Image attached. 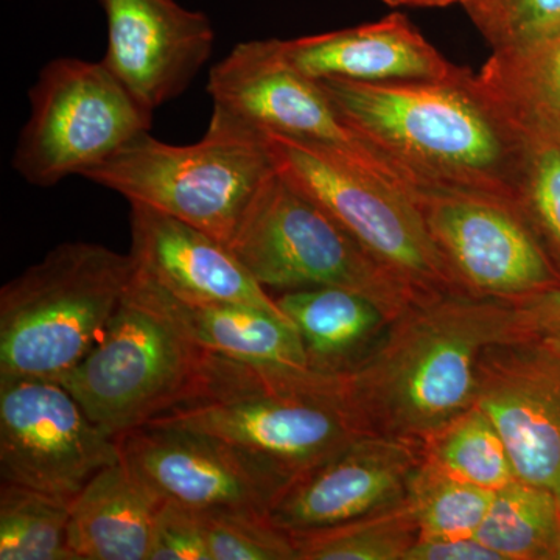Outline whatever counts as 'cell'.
I'll return each mask as SVG.
<instances>
[{"instance_id":"16","label":"cell","mask_w":560,"mask_h":560,"mask_svg":"<svg viewBox=\"0 0 560 560\" xmlns=\"http://www.w3.org/2000/svg\"><path fill=\"white\" fill-rule=\"evenodd\" d=\"M423 444L366 434L287 486L268 517L287 533L340 525L407 495Z\"/></svg>"},{"instance_id":"1","label":"cell","mask_w":560,"mask_h":560,"mask_svg":"<svg viewBox=\"0 0 560 560\" xmlns=\"http://www.w3.org/2000/svg\"><path fill=\"white\" fill-rule=\"evenodd\" d=\"M517 337L514 302L420 294L350 370L334 374L338 394L364 433L423 444L474 405L485 349Z\"/></svg>"},{"instance_id":"12","label":"cell","mask_w":560,"mask_h":560,"mask_svg":"<svg viewBox=\"0 0 560 560\" xmlns=\"http://www.w3.org/2000/svg\"><path fill=\"white\" fill-rule=\"evenodd\" d=\"M121 458L75 397L50 378L0 377V477L72 501Z\"/></svg>"},{"instance_id":"15","label":"cell","mask_w":560,"mask_h":560,"mask_svg":"<svg viewBox=\"0 0 560 560\" xmlns=\"http://www.w3.org/2000/svg\"><path fill=\"white\" fill-rule=\"evenodd\" d=\"M108 22L103 65L154 113L179 97L209 60L215 40L202 11L176 0H98Z\"/></svg>"},{"instance_id":"28","label":"cell","mask_w":560,"mask_h":560,"mask_svg":"<svg viewBox=\"0 0 560 560\" xmlns=\"http://www.w3.org/2000/svg\"><path fill=\"white\" fill-rule=\"evenodd\" d=\"M511 119L522 138L518 206L560 270V132Z\"/></svg>"},{"instance_id":"5","label":"cell","mask_w":560,"mask_h":560,"mask_svg":"<svg viewBox=\"0 0 560 560\" xmlns=\"http://www.w3.org/2000/svg\"><path fill=\"white\" fill-rule=\"evenodd\" d=\"M275 171L264 135L212 113L198 142L172 145L143 132L81 178L230 245L250 201Z\"/></svg>"},{"instance_id":"10","label":"cell","mask_w":560,"mask_h":560,"mask_svg":"<svg viewBox=\"0 0 560 560\" xmlns=\"http://www.w3.org/2000/svg\"><path fill=\"white\" fill-rule=\"evenodd\" d=\"M410 195L464 293L515 302L559 285L558 265L517 202L429 183Z\"/></svg>"},{"instance_id":"8","label":"cell","mask_w":560,"mask_h":560,"mask_svg":"<svg viewBox=\"0 0 560 560\" xmlns=\"http://www.w3.org/2000/svg\"><path fill=\"white\" fill-rule=\"evenodd\" d=\"M264 136L276 171L326 209L412 291H460L410 191L316 143L282 135Z\"/></svg>"},{"instance_id":"7","label":"cell","mask_w":560,"mask_h":560,"mask_svg":"<svg viewBox=\"0 0 560 560\" xmlns=\"http://www.w3.org/2000/svg\"><path fill=\"white\" fill-rule=\"evenodd\" d=\"M212 361L213 353L125 294L101 341L58 382L98 429L119 440L195 399Z\"/></svg>"},{"instance_id":"9","label":"cell","mask_w":560,"mask_h":560,"mask_svg":"<svg viewBox=\"0 0 560 560\" xmlns=\"http://www.w3.org/2000/svg\"><path fill=\"white\" fill-rule=\"evenodd\" d=\"M31 114L14 149L13 171L32 186L83 176L149 132L153 114L102 61L55 58L28 91Z\"/></svg>"},{"instance_id":"6","label":"cell","mask_w":560,"mask_h":560,"mask_svg":"<svg viewBox=\"0 0 560 560\" xmlns=\"http://www.w3.org/2000/svg\"><path fill=\"white\" fill-rule=\"evenodd\" d=\"M228 246L267 290L338 287L371 298L390 318L420 296L278 171L261 184Z\"/></svg>"},{"instance_id":"25","label":"cell","mask_w":560,"mask_h":560,"mask_svg":"<svg viewBox=\"0 0 560 560\" xmlns=\"http://www.w3.org/2000/svg\"><path fill=\"white\" fill-rule=\"evenodd\" d=\"M423 453L453 477L492 492L517 480L499 429L477 405L423 442Z\"/></svg>"},{"instance_id":"24","label":"cell","mask_w":560,"mask_h":560,"mask_svg":"<svg viewBox=\"0 0 560 560\" xmlns=\"http://www.w3.org/2000/svg\"><path fill=\"white\" fill-rule=\"evenodd\" d=\"M298 560H405L420 529L407 495L329 528L290 533Z\"/></svg>"},{"instance_id":"3","label":"cell","mask_w":560,"mask_h":560,"mask_svg":"<svg viewBox=\"0 0 560 560\" xmlns=\"http://www.w3.org/2000/svg\"><path fill=\"white\" fill-rule=\"evenodd\" d=\"M135 270L131 254L66 242L11 279L0 290V377L60 381L101 341Z\"/></svg>"},{"instance_id":"13","label":"cell","mask_w":560,"mask_h":560,"mask_svg":"<svg viewBox=\"0 0 560 560\" xmlns=\"http://www.w3.org/2000/svg\"><path fill=\"white\" fill-rule=\"evenodd\" d=\"M121 458L162 501L195 511L270 512L290 481L200 431L145 423L119 438Z\"/></svg>"},{"instance_id":"19","label":"cell","mask_w":560,"mask_h":560,"mask_svg":"<svg viewBox=\"0 0 560 560\" xmlns=\"http://www.w3.org/2000/svg\"><path fill=\"white\" fill-rule=\"evenodd\" d=\"M282 49L294 69L316 81H438L455 79L464 69L448 61L400 13L357 27L282 40Z\"/></svg>"},{"instance_id":"26","label":"cell","mask_w":560,"mask_h":560,"mask_svg":"<svg viewBox=\"0 0 560 560\" xmlns=\"http://www.w3.org/2000/svg\"><path fill=\"white\" fill-rule=\"evenodd\" d=\"M69 521L70 501L2 481L0 560H73Z\"/></svg>"},{"instance_id":"27","label":"cell","mask_w":560,"mask_h":560,"mask_svg":"<svg viewBox=\"0 0 560 560\" xmlns=\"http://www.w3.org/2000/svg\"><path fill=\"white\" fill-rule=\"evenodd\" d=\"M493 493L453 477L423 453L408 481L407 500L418 521L419 537H475Z\"/></svg>"},{"instance_id":"21","label":"cell","mask_w":560,"mask_h":560,"mask_svg":"<svg viewBox=\"0 0 560 560\" xmlns=\"http://www.w3.org/2000/svg\"><path fill=\"white\" fill-rule=\"evenodd\" d=\"M276 302L300 334L312 370L319 374L350 370L393 319L371 298L338 287L283 291Z\"/></svg>"},{"instance_id":"2","label":"cell","mask_w":560,"mask_h":560,"mask_svg":"<svg viewBox=\"0 0 560 560\" xmlns=\"http://www.w3.org/2000/svg\"><path fill=\"white\" fill-rule=\"evenodd\" d=\"M319 84L349 127L411 178L518 205L521 131L474 70L451 80Z\"/></svg>"},{"instance_id":"11","label":"cell","mask_w":560,"mask_h":560,"mask_svg":"<svg viewBox=\"0 0 560 560\" xmlns=\"http://www.w3.org/2000/svg\"><path fill=\"white\" fill-rule=\"evenodd\" d=\"M213 113L260 135L307 140L407 189L412 178L349 127L319 81L294 69L282 40L237 44L209 72Z\"/></svg>"},{"instance_id":"36","label":"cell","mask_w":560,"mask_h":560,"mask_svg":"<svg viewBox=\"0 0 560 560\" xmlns=\"http://www.w3.org/2000/svg\"><path fill=\"white\" fill-rule=\"evenodd\" d=\"M475 2H478V0H470V2H469V3H467V5H466V7H464V9H467V7L471 5V3H475Z\"/></svg>"},{"instance_id":"23","label":"cell","mask_w":560,"mask_h":560,"mask_svg":"<svg viewBox=\"0 0 560 560\" xmlns=\"http://www.w3.org/2000/svg\"><path fill=\"white\" fill-rule=\"evenodd\" d=\"M559 536V501L518 478L495 490L475 534L503 560H552Z\"/></svg>"},{"instance_id":"4","label":"cell","mask_w":560,"mask_h":560,"mask_svg":"<svg viewBox=\"0 0 560 560\" xmlns=\"http://www.w3.org/2000/svg\"><path fill=\"white\" fill-rule=\"evenodd\" d=\"M150 422L219 438L290 482L366 436L330 377L318 385L287 386L219 355L200 396Z\"/></svg>"},{"instance_id":"20","label":"cell","mask_w":560,"mask_h":560,"mask_svg":"<svg viewBox=\"0 0 560 560\" xmlns=\"http://www.w3.org/2000/svg\"><path fill=\"white\" fill-rule=\"evenodd\" d=\"M162 500L120 458L70 501L68 548L73 560H149Z\"/></svg>"},{"instance_id":"17","label":"cell","mask_w":560,"mask_h":560,"mask_svg":"<svg viewBox=\"0 0 560 560\" xmlns=\"http://www.w3.org/2000/svg\"><path fill=\"white\" fill-rule=\"evenodd\" d=\"M130 206V254L136 268L162 289L184 301L246 305L285 316L230 246L160 210Z\"/></svg>"},{"instance_id":"32","label":"cell","mask_w":560,"mask_h":560,"mask_svg":"<svg viewBox=\"0 0 560 560\" xmlns=\"http://www.w3.org/2000/svg\"><path fill=\"white\" fill-rule=\"evenodd\" d=\"M514 304L523 337L560 350V283Z\"/></svg>"},{"instance_id":"35","label":"cell","mask_w":560,"mask_h":560,"mask_svg":"<svg viewBox=\"0 0 560 560\" xmlns=\"http://www.w3.org/2000/svg\"><path fill=\"white\" fill-rule=\"evenodd\" d=\"M552 560H560V536L558 540V545H556L555 556H552Z\"/></svg>"},{"instance_id":"33","label":"cell","mask_w":560,"mask_h":560,"mask_svg":"<svg viewBox=\"0 0 560 560\" xmlns=\"http://www.w3.org/2000/svg\"><path fill=\"white\" fill-rule=\"evenodd\" d=\"M405 560H503L477 537H419Z\"/></svg>"},{"instance_id":"30","label":"cell","mask_w":560,"mask_h":560,"mask_svg":"<svg viewBox=\"0 0 560 560\" xmlns=\"http://www.w3.org/2000/svg\"><path fill=\"white\" fill-rule=\"evenodd\" d=\"M466 10L492 50L525 46L560 32V0H478Z\"/></svg>"},{"instance_id":"31","label":"cell","mask_w":560,"mask_h":560,"mask_svg":"<svg viewBox=\"0 0 560 560\" xmlns=\"http://www.w3.org/2000/svg\"><path fill=\"white\" fill-rule=\"evenodd\" d=\"M149 560H212L198 511L162 501L154 518Z\"/></svg>"},{"instance_id":"14","label":"cell","mask_w":560,"mask_h":560,"mask_svg":"<svg viewBox=\"0 0 560 560\" xmlns=\"http://www.w3.org/2000/svg\"><path fill=\"white\" fill-rule=\"evenodd\" d=\"M474 405L499 429L518 480L560 504V350L523 335L489 346Z\"/></svg>"},{"instance_id":"18","label":"cell","mask_w":560,"mask_h":560,"mask_svg":"<svg viewBox=\"0 0 560 560\" xmlns=\"http://www.w3.org/2000/svg\"><path fill=\"white\" fill-rule=\"evenodd\" d=\"M127 294L184 340L213 355L279 374L315 372L308 364L300 334L285 316L246 305L179 300L138 268Z\"/></svg>"},{"instance_id":"34","label":"cell","mask_w":560,"mask_h":560,"mask_svg":"<svg viewBox=\"0 0 560 560\" xmlns=\"http://www.w3.org/2000/svg\"><path fill=\"white\" fill-rule=\"evenodd\" d=\"M389 7H420V9H442V7L463 5L466 7L470 0H382Z\"/></svg>"},{"instance_id":"22","label":"cell","mask_w":560,"mask_h":560,"mask_svg":"<svg viewBox=\"0 0 560 560\" xmlns=\"http://www.w3.org/2000/svg\"><path fill=\"white\" fill-rule=\"evenodd\" d=\"M475 75L511 117L560 132V32L525 46L492 50Z\"/></svg>"},{"instance_id":"29","label":"cell","mask_w":560,"mask_h":560,"mask_svg":"<svg viewBox=\"0 0 560 560\" xmlns=\"http://www.w3.org/2000/svg\"><path fill=\"white\" fill-rule=\"evenodd\" d=\"M212 560H298L290 533L265 512L198 511Z\"/></svg>"}]
</instances>
